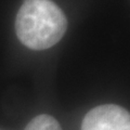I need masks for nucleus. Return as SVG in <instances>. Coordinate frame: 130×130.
<instances>
[{
	"mask_svg": "<svg viewBox=\"0 0 130 130\" xmlns=\"http://www.w3.org/2000/svg\"><path fill=\"white\" fill-rule=\"evenodd\" d=\"M25 130H63L59 121L50 115H39L31 119Z\"/></svg>",
	"mask_w": 130,
	"mask_h": 130,
	"instance_id": "3",
	"label": "nucleus"
},
{
	"mask_svg": "<svg viewBox=\"0 0 130 130\" xmlns=\"http://www.w3.org/2000/svg\"><path fill=\"white\" fill-rule=\"evenodd\" d=\"M81 130H130L129 113L119 105H100L86 114Z\"/></svg>",
	"mask_w": 130,
	"mask_h": 130,
	"instance_id": "2",
	"label": "nucleus"
},
{
	"mask_svg": "<svg viewBox=\"0 0 130 130\" xmlns=\"http://www.w3.org/2000/svg\"><path fill=\"white\" fill-rule=\"evenodd\" d=\"M66 27L64 13L51 0H24L15 20L20 41L32 50H44L56 44Z\"/></svg>",
	"mask_w": 130,
	"mask_h": 130,
	"instance_id": "1",
	"label": "nucleus"
}]
</instances>
